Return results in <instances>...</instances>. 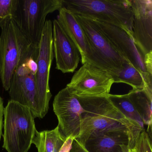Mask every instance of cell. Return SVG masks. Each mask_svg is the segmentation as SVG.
Here are the masks:
<instances>
[{
  "instance_id": "6",
  "label": "cell",
  "mask_w": 152,
  "mask_h": 152,
  "mask_svg": "<svg viewBox=\"0 0 152 152\" xmlns=\"http://www.w3.org/2000/svg\"><path fill=\"white\" fill-rule=\"evenodd\" d=\"M62 7L63 0H18L14 19L31 43L39 47L47 15Z\"/></svg>"
},
{
  "instance_id": "16",
  "label": "cell",
  "mask_w": 152,
  "mask_h": 152,
  "mask_svg": "<svg viewBox=\"0 0 152 152\" xmlns=\"http://www.w3.org/2000/svg\"><path fill=\"white\" fill-rule=\"evenodd\" d=\"M138 113L142 118L144 125L152 127V87L132 89L127 94Z\"/></svg>"
},
{
  "instance_id": "2",
  "label": "cell",
  "mask_w": 152,
  "mask_h": 152,
  "mask_svg": "<svg viewBox=\"0 0 152 152\" xmlns=\"http://www.w3.org/2000/svg\"><path fill=\"white\" fill-rule=\"evenodd\" d=\"M63 7L75 15L120 27L132 37L129 0H63Z\"/></svg>"
},
{
  "instance_id": "5",
  "label": "cell",
  "mask_w": 152,
  "mask_h": 152,
  "mask_svg": "<svg viewBox=\"0 0 152 152\" xmlns=\"http://www.w3.org/2000/svg\"><path fill=\"white\" fill-rule=\"evenodd\" d=\"M39 48L34 46L21 60L13 74L8 91L11 100L28 107L34 118L42 119L35 84Z\"/></svg>"
},
{
  "instance_id": "4",
  "label": "cell",
  "mask_w": 152,
  "mask_h": 152,
  "mask_svg": "<svg viewBox=\"0 0 152 152\" xmlns=\"http://www.w3.org/2000/svg\"><path fill=\"white\" fill-rule=\"evenodd\" d=\"M1 28L0 78L4 89L8 91L15 70L35 45L28 40L13 18L6 20Z\"/></svg>"
},
{
  "instance_id": "17",
  "label": "cell",
  "mask_w": 152,
  "mask_h": 152,
  "mask_svg": "<svg viewBox=\"0 0 152 152\" xmlns=\"http://www.w3.org/2000/svg\"><path fill=\"white\" fill-rule=\"evenodd\" d=\"M114 83H124L132 89L152 87V77L145 75L129 63H124L122 69L116 75H112Z\"/></svg>"
},
{
  "instance_id": "24",
  "label": "cell",
  "mask_w": 152,
  "mask_h": 152,
  "mask_svg": "<svg viewBox=\"0 0 152 152\" xmlns=\"http://www.w3.org/2000/svg\"><path fill=\"white\" fill-rule=\"evenodd\" d=\"M4 107L3 101L0 96V140L2 135V128L3 127V116L4 115Z\"/></svg>"
},
{
  "instance_id": "18",
  "label": "cell",
  "mask_w": 152,
  "mask_h": 152,
  "mask_svg": "<svg viewBox=\"0 0 152 152\" xmlns=\"http://www.w3.org/2000/svg\"><path fill=\"white\" fill-rule=\"evenodd\" d=\"M66 139L57 126L51 130H36L32 143L36 146L38 152H58Z\"/></svg>"
},
{
  "instance_id": "7",
  "label": "cell",
  "mask_w": 152,
  "mask_h": 152,
  "mask_svg": "<svg viewBox=\"0 0 152 152\" xmlns=\"http://www.w3.org/2000/svg\"><path fill=\"white\" fill-rule=\"evenodd\" d=\"M74 15L81 27L90 48L92 58L91 65L107 71L111 75H116L122 69L123 64L128 61L116 51L98 30L92 19Z\"/></svg>"
},
{
  "instance_id": "11",
  "label": "cell",
  "mask_w": 152,
  "mask_h": 152,
  "mask_svg": "<svg viewBox=\"0 0 152 152\" xmlns=\"http://www.w3.org/2000/svg\"><path fill=\"white\" fill-rule=\"evenodd\" d=\"M140 132L126 126L108 129L91 135L84 146L89 152H129Z\"/></svg>"
},
{
  "instance_id": "14",
  "label": "cell",
  "mask_w": 152,
  "mask_h": 152,
  "mask_svg": "<svg viewBox=\"0 0 152 152\" xmlns=\"http://www.w3.org/2000/svg\"><path fill=\"white\" fill-rule=\"evenodd\" d=\"M52 33L56 68L64 73L74 72L81 60L79 49L57 19L52 22Z\"/></svg>"
},
{
  "instance_id": "20",
  "label": "cell",
  "mask_w": 152,
  "mask_h": 152,
  "mask_svg": "<svg viewBox=\"0 0 152 152\" xmlns=\"http://www.w3.org/2000/svg\"><path fill=\"white\" fill-rule=\"evenodd\" d=\"M18 3V0H0V28L6 20L15 18Z\"/></svg>"
},
{
  "instance_id": "3",
  "label": "cell",
  "mask_w": 152,
  "mask_h": 152,
  "mask_svg": "<svg viewBox=\"0 0 152 152\" xmlns=\"http://www.w3.org/2000/svg\"><path fill=\"white\" fill-rule=\"evenodd\" d=\"M4 115L2 147L8 152H28L37 130L31 112L27 107L10 99Z\"/></svg>"
},
{
  "instance_id": "19",
  "label": "cell",
  "mask_w": 152,
  "mask_h": 152,
  "mask_svg": "<svg viewBox=\"0 0 152 152\" xmlns=\"http://www.w3.org/2000/svg\"><path fill=\"white\" fill-rule=\"evenodd\" d=\"M112 104L127 118L135 124L144 129L142 118L138 113L128 95H112L107 96Z\"/></svg>"
},
{
  "instance_id": "21",
  "label": "cell",
  "mask_w": 152,
  "mask_h": 152,
  "mask_svg": "<svg viewBox=\"0 0 152 152\" xmlns=\"http://www.w3.org/2000/svg\"><path fill=\"white\" fill-rule=\"evenodd\" d=\"M133 152H152V139L143 130L132 148Z\"/></svg>"
},
{
  "instance_id": "22",
  "label": "cell",
  "mask_w": 152,
  "mask_h": 152,
  "mask_svg": "<svg viewBox=\"0 0 152 152\" xmlns=\"http://www.w3.org/2000/svg\"><path fill=\"white\" fill-rule=\"evenodd\" d=\"M75 139V137L72 135L66 138L58 152H70Z\"/></svg>"
},
{
  "instance_id": "23",
  "label": "cell",
  "mask_w": 152,
  "mask_h": 152,
  "mask_svg": "<svg viewBox=\"0 0 152 152\" xmlns=\"http://www.w3.org/2000/svg\"><path fill=\"white\" fill-rule=\"evenodd\" d=\"M70 152H89L85 147L79 141L75 139L73 142L72 148Z\"/></svg>"
},
{
  "instance_id": "12",
  "label": "cell",
  "mask_w": 152,
  "mask_h": 152,
  "mask_svg": "<svg viewBox=\"0 0 152 152\" xmlns=\"http://www.w3.org/2000/svg\"><path fill=\"white\" fill-rule=\"evenodd\" d=\"M92 20L98 30L125 60L140 72L152 77V75L148 72L144 56L134 43L131 35L118 26Z\"/></svg>"
},
{
  "instance_id": "25",
  "label": "cell",
  "mask_w": 152,
  "mask_h": 152,
  "mask_svg": "<svg viewBox=\"0 0 152 152\" xmlns=\"http://www.w3.org/2000/svg\"><path fill=\"white\" fill-rule=\"evenodd\" d=\"M129 152H133V151H132V148H131V149H130L129 151Z\"/></svg>"
},
{
  "instance_id": "13",
  "label": "cell",
  "mask_w": 152,
  "mask_h": 152,
  "mask_svg": "<svg viewBox=\"0 0 152 152\" xmlns=\"http://www.w3.org/2000/svg\"><path fill=\"white\" fill-rule=\"evenodd\" d=\"M133 13L132 39L144 57L152 55V1L129 0Z\"/></svg>"
},
{
  "instance_id": "15",
  "label": "cell",
  "mask_w": 152,
  "mask_h": 152,
  "mask_svg": "<svg viewBox=\"0 0 152 152\" xmlns=\"http://www.w3.org/2000/svg\"><path fill=\"white\" fill-rule=\"evenodd\" d=\"M58 11L59 14L57 19L79 49L82 64L91 65L92 58L90 48L74 15L64 7Z\"/></svg>"
},
{
  "instance_id": "1",
  "label": "cell",
  "mask_w": 152,
  "mask_h": 152,
  "mask_svg": "<svg viewBox=\"0 0 152 152\" xmlns=\"http://www.w3.org/2000/svg\"><path fill=\"white\" fill-rule=\"evenodd\" d=\"M76 96L84 109V113L81 121L80 133L75 139L83 146L91 135L108 129L126 126L140 132L144 130L127 119L112 104L107 96Z\"/></svg>"
},
{
  "instance_id": "10",
  "label": "cell",
  "mask_w": 152,
  "mask_h": 152,
  "mask_svg": "<svg viewBox=\"0 0 152 152\" xmlns=\"http://www.w3.org/2000/svg\"><path fill=\"white\" fill-rule=\"evenodd\" d=\"M53 110L58 119L59 128L66 138L72 136L76 138L80 130L81 121L84 109L78 98L67 87L56 95L53 104Z\"/></svg>"
},
{
  "instance_id": "9",
  "label": "cell",
  "mask_w": 152,
  "mask_h": 152,
  "mask_svg": "<svg viewBox=\"0 0 152 152\" xmlns=\"http://www.w3.org/2000/svg\"><path fill=\"white\" fill-rule=\"evenodd\" d=\"M114 83L107 71L85 64L74 74L66 87L75 96L82 97L107 96Z\"/></svg>"
},
{
  "instance_id": "8",
  "label": "cell",
  "mask_w": 152,
  "mask_h": 152,
  "mask_svg": "<svg viewBox=\"0 0 152 152\" xmlns=\"http://www.w3.org/2000/svg\"><path fill=\"white\" fill-rule=\"evenodd\" d=\"M53 55L52 22L48 20L45 23L40 42L35 75L37 100L43 117L48 113L49 102L52 97L49 80Z\"/></svg>"
}]
</instances>
